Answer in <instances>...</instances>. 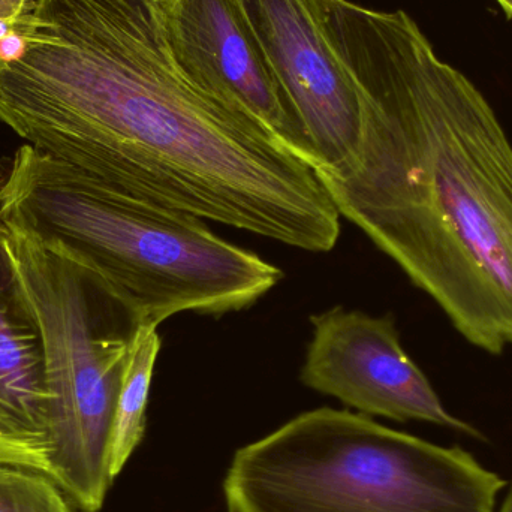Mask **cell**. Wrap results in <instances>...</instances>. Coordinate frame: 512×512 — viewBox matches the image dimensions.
<instances>
[{
  "label": "cell",
  "instance_id": "6da1fadb",
  "mask_svg": "<svg viewBox=\"0 0 512 512\" xmlns=\"http://www.w3.org/2000/svg\"><path fill=\"white\" fill-rule=\"evenodd\" d=\"M0 56V120L123 191L307 252L340 215L309 164L188 80L159 0H36Z\"/></svg>",
  "mask_w": 512,
  "mask_h": 512
},
{
  "label": "cell",
  "instance_id": "7a4b0ae2",
  "mask_svg": "<svg viewBox=\"0 0 512 512\" xmlns=\"http://www.w3.org/2000/svg\"><path fill=\"white\" fill-rule=\"evenodd\" d=\"M360 90L343 164L313 168L340 216L390 256L474 348H512V143L486 96L417 21L322 0Z\"/></svg>",
  "mask_w": 512,
  "mask_h": 512
},
{
  "label": "cell",
  "instance_id": "3957f363",
  "mask_svg": "<svg viewBox=\"0 0 512 512\" xmlns=\"http://www.w3.org/2000/svg\"><path fill=\"white\" fill-rule=\"evenodd\" d=\"M0 222L107 280L143 325L225 315L282 280L277 265L206 221L123 191L24 144L0 159Z\"/></svg>",
  "mask_w": 512,
  "mask_h": 512
},
{
  "label": "cell",
  "instance_id": "277c9868",
  "mask_svg": "<svg viewBox=\"0 0 512 512\" xmlns=\"http://www.w3.org/2000/svg\"><path fill=\"white\" fill-rule=\"evenodd\" d=\"M507 487L459 445L321 408L240 448L228 512H495Z\"/></svg>",
  "mask_w": 512,
  "mask_h": 512
},
{
  "label": "cell",
  "instance_id": "5b68a950",
  "mask_svg": "<svg viewBox=\"0 0 512 512\" xmlns=\"http://www.w3.org/2000/svg\"><path fill=\"white\" fill-rule=\"evenodd\" d=\"M8 237L44 336L53 394L47 475L78 510L98 512L116 480L117 399L143 324L99 274L9 228Z\"/></svg>",
  "mask_w": 512,
  "mask_h": 512
},
{
  "label": "cell",
  "instance_id": "8992f818",
  "mask_svg": "<svg viewBox=\"0 0 512 512\" xmlns=\"http://www.w3.org/2000/svg\"><path fill=\"white\" fill-rule=\"evenodd\" d=\"M300 379L367 417L435 424L468 438L486 436L451 414L400 342L393 316L333 309L313 315Z\"/></svg>",
  "mask_w": 512,
  "mask_h": 512
},
{
  "label": "cell",
  "instance_id": "52a82bcc",
  "mask_svg": "<svg viewBox=\"0 0 512 512\" xmlns=\"http://www.w3.org/2000/svg\"><path fill=\"white\" fill-rule=\"evenodd\" d=\"M246 15L294 107L312 168L343 164L363 126L360 90L325 32L322 0H242Z\"/></svg>",
  "mask_w": 512,
  "mask_h": 512
},
{
  "label": "cell",
  "instance_id": "ba28073f",
  "mask_svg": "<svg viewBox=\"0 0 512 512\" xmlns=\"http://www.w3.org/2000/svg\"><path fill=\"white\" fill-rule=\"evenodd\" d=\"M174 62L204 92L258 120L306 164L312 150L242 0H159Z\"/></svg>",
  "mask_w": 512,
  "mask_h": 512
},
{
  "label": "cell",
  "instance_id": "9c48e42d",
  "mask_svg": "<svg viewBox=\"0 0 512 512\" xmlns=\"http://www.w3.org/2000/svg\"><path fill=\"white\" fill-rule=\"evenodd\" d=\"M51 411L41 324L0 222V465L48 474Z\"/></svg>",
  "mask_w": 512,
  "mask_h": 512
},
{
  "label": "cell",
  "instance_id": "30bf717a",
  "mask_svg": "<svg viewBox=\"0 0 512 512\" xmlns=\"http://www.w3.org/2000/svg\"><path fill=\"white\" fill-rule=\"evenodd\" d=\"M161 346L158 327L140 325L132 343L117 399L111 439V474L114 478L123 471L143 441L150 385Z\"/></svg>",
  "mask_w": 512,
  "mask_h": 512
},
{
  "label": "cell",
  "instance_id": "8fae6325",
  "mask_svg": "<svg viewBox=\"0 0 512 512\" xmlns=\"http://www.w3.org/2000/svg\"><path fill=\"white\" fill-rule=\"evenodd\" d=\"M44 472L0 465V512H78Z\"/></svg>",
  "mask_w": 512,
  "mask_h": 512
},
{
  "label": "cell",
  "instance_id": "7c38bea8",
  "mask_svg": "<svg viewBox=\"0 0 512 512\" xmlns=\"http://www.w3.org/2000/svg\"><path fill=\"white\" fill-rule=\"evenodd\" d=\"M35 5L36 0H0V53L9 42H17L21 26Z\"/></svg>",
  "mask_w": 512,
  "mask_h": 512
},
{
  "label": "cell",
  "instance_id": "4fadbf2b",
  "mask_svg": "<svg viewBox=\"0 0 512 512\" xmlns=\"http://www.w3.org/2000/svg\"><path fill=\"white\" fill-rule=\"evenodd\" d=\"M498 5L501 6L502 11L507 15L508 20L512 21V0H496Z\"/></svg>",
  "mask_w": 512,
  "mask_h": 512
},
{
  "label": "cell",
  "instance_id": "5bb4252c",
  "mask_svg": "<svg viewBox=\"0 0 512 512\" xmlns=\"http://www.w3.org/2000/svg\"><path fill=\"white\" fill-rule=\"evenodd\" d=\"M499 512H512V484L510 490H508L507 496H505L501 511Z\"/></svg>",
  "mask_w": 512,
  "mask_h": 512
}]
</instances>
